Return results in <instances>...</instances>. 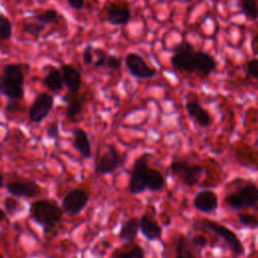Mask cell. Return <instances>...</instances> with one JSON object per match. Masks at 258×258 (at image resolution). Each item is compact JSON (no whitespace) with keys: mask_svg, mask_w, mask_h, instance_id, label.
I'll return each instance as SVG.
<instances>
[{"mask_svg":"<svg viewBox=\"0 0 258 258\" xmlns=\"http://www.w3.org/2000/svg\"><path fill=\"white\" fill-rule=\"evenodd\" d=\"M164 185L165 178L162 173L155 168L149 167L146 180V188L151 191H159L164 187Z\"/></svg>","mask_w":258,"mask_h":258,"instance_id":"cell-23","label":"cell"},{"mask_svg":"<svg viewBox=\"0 0 258 258\" xmlns=\"http://www.w3.org/2000/svg\"><path fill=\"white\" fill-rule=\"evenodd\" d=\"M149 157H151L150 153H143L133 163L128 185V190L131 195H138L146 189Z\"/></svg>","mask_w":258,"mask_h":258,"instance_id":"cell-6","label":"cell"},{"mask_svg":"<svg viewBox=\"0 0 258 258\" xmlns=\"http://www.w3.org/2000/svg\"><path fill=\"white\" fill-rule=\"evenodd\" d=\"M60 16L61 15L54 9H44V10H41L37 13H34L32 15V18L34 20H37V21L47 25V24H50V23L57 22V20Z\"/></svg>","mask_w":258,"mask_h":258,"instance_id":"cell-26","label":"cell"},{"mask_svg":"<svg viewBox=\"0 0 258 258\" xmlns=\"http://www.w3.org/2000/svg\"><path fill=\"white\" fill-rule=\"evenodd\" d=\"M173 52L170 64L175 72L181 74H198L201 78L209 77L217 68L216 59L208 52L196 50L192 43L181 40L170 47Z\"/></svg>","mask_w":258,"mask_h":258,"instance_id":"cell-1","label":"cell"},{"mask_svg":"<svg viewBox=\"0 0 258 258\" xmlns=\"http://www.w3.org/2000/svg\"><path fill=\"white\" fill-rule=\"evenodd\" d=\"M54 104L52 95L46 92H41L36 95L28 110V117L32 123H40L46 118Z\"/></svg>","mask_w":258,"mask_h":258,"instance_id":"cell-13","label":"cell"},{"mask_svg":"<svg viewBox=\"0 0 258 258\" xmlns=\"http://www.w3.org/2000/svg\"><path fill=\"white\" fill-rule=\"evenodd\" d=\"M251 49L255 55H258V32L251 39Z\"/></svg>","mask_w":258,"mask_h":258,"instance_id":"cell-39","label":"cell"},{"mask_svg":"<svg viewBox=\"0 0 258 258\" xmlns=\"http://www.w3.org/2000/svg\"><path fill=\"white\" fill-rule=\"evenodd\" d=\"M238 220L241 224L244 226L250 227V228H256L258 227V219L250 214H239Z\"/></svg>","mask_w":258,"mask_h":258,"instance_id":"cell-33","label":"cell"},{"mask_svg":"<svg viewBox=\"0 0 258 258\" xmlns=\"http://www.w3.org/2000/svg\"><path fill=\"white\" fill-rule=\"evenodd\" d=\"M92 95L89 91H85L80 93L79 92H69L64 95L63 101L67 104V110H66V116L70 120H74L77 116H79L83 110L86 104L89 102Z\"/></svg>","mask_w":258,"mask_h":258,"instance_id":"cell-14","label":"cell"},{"mask_svg":"<svg viewBox=\"0 0 258 258\" xmlns=\"http://www.w3.org/2000/svg\"><path fill=\"white\" fill-rule=\"evenodd\" d=\"M185 109L188 115L198 123L201 127H208L212 123V117L210 113L202 107L197 101L190 100L185 103Z\"/></svg>","mask_w":258,"mask_h":258,"instance_id":"cell-18","label":"cell"},{"mask_svg":"<svg viewBox=\"0 0 258 258\" xmlns=\"http://www.w3.org/2000/svg\"><path fill=\"white\" fill-rule=\"evenodd\" d=\"M144 249L133 242H127L121 247L116 248L110 258H144Z\"/></svg>","mask_w":258,"mask_h":258,"instance_id":"cell-21","label":"cell"},{"mask_svg":"<svg viewBox=\"0 0 258 258\" xmlns=\"http://www.w3.org/2000/svg\"><path fill=\"white\" fill-rule=\"evenodd\" d=\"M126 157L118 152L115 146L105 144L98 149L95 159L96 174H109L123 166Z\"/></svg>","mask_w":258,"mask_h":258,"instance_id":"cell-4","label":"cell"},{"mask_svg":"<svg viewBox=\"0 0 258 258\" xmlns=\"http://www.w3.org/2000/svg\"><path fill=\"white\" fill-rule=\"evenodd\" d=\"M201 224L206 229L210 230L211 232H213L216 235H218L219 237H221L224 240V242L227 244L229 249L236 256H240L243 254L244 248H243L241 241L236 236V234L234 232H232L229 228L225 227L222 224H219L216 221H212V220H208V219L202 220Z\"/></svg>","mask_w":258,"mask_h":258,"instance_id":"cell-9","label":"cell"},{"mask_svg":"<svg viewBox=\"0 0 258 258\" xmlns=\"http://www.w3.org/2000/svg\"><path fill=\"white\" fill-rule=\"evenodd\" d=\"M140 230V219L133 217L123 222L118 237L125 242H133Z\"/></svg>","mask_w":258,"mask_h":258,"instance_id":"cell-22","label":"cell"},{"mask_svg":"<svg viewBox=\"0 0 258 258\" xmlns=\"http://www.w3.org/2000/svg\"><path fill=\"white\" fill-rule=\"evenodd\" d=\"M247 73L258 81V58H252L245 63Z\"/></svg>","mask_w":258,"mask_h":258,"instance_id":"cell-34","label":"cell"},{"mask_svg":"<svg viewBox=\"0 0 258 258\" xmlns=\"http://www.w3.org/2000/svg\"><path fill=\"white\" fill-rule=\"evenodd\" d=\"M226 204L234 210L245 207H253L258 204V188L253 183H248L238 191L228 194L225 198Z\"/></svg>","mask_w":258,"mask_h":258,"instance_id":"cell-8","label":"cell"},{"mask_svg":"<svg viewBox=\"0 0 258 258\" xmlns=\"http://www.w3.org/2000/svg\"><path fill=\"white\" fill-rule=\"evenodd\" d=\"M121 66H122V59L119 56H117L116 54L108 53L105 68H107L113 72H117L121 69Z\"/></svg>","mask_w":258,"mask_h":258,"instance_id":"cell-31","label":"cell"},{"mask_svg":"<svg viewBox=\"0 0 258 258\" xmlns=\"http://www.w3.org/2000/svg\"><path fill=\"white\" fill-rule=\"evenodd\" d=\"M175 258H196L189 241L182 235L179 236L175 245Z\"/></svg>","mask_w":258,"mask_h":258,"instance_id":"cell-24","label":"cell"},{"mask_svg":"<svg viewBox=\"0 0 258 258\" xmlns=\"http://www.w3.org/2000/svg\"><path fill=\"white\" fill-rule=\"evenodd\" d=\"M192 205L198 211L209 214L217 210L218 197L212 190H201L195 196Z\"/></svg>","mask_w":258,"mask_h":258,"instance_id":"cell-16","label":"cell"},{"mask_svg":"<svg viewBox=\"0 0 258 258\" xmlns=\"http://www.w3.org/2000/svg\"><path fill=\"white\" fill-rule=\"evenodd\" d=\"M67 3L74 10H82L86 6V0H67Z\"/></svg>","mask_w":258,"mask_h":258,"instance_id":"cell-37","label":"cell"},{"mask_svg":"<svg viewBox=\"0 0 258 258\" xmlns=\"http://www.w3.org/2000/svg\"><path fill=\"white\" fill-rule=\"evenodd\" d=\"M108 53L99 47H95V61H94V66L98 69L101 68H105L106 66V59H107Z\"/></svg>","mask_w":258,"mask_h":258,"instance_id":"cell-32","label":"cell"},{"mask_svg":"<svg viewBox=\"0 0 258 258\" xmlns=\"http://www.w3.org/2000/svg\"><path fill=\"white\" fill-rule=\"evenodd\" d=\"M21 204L16 200V197L11 196L5 199L4 201V208L6 212L10 215H13L15 212L19 211L21 209Z\"/></svg>","mask_w":258,"mask_h":258,"instance_id":"cell-29","label":"cell"},{"mask_svg":"<svg viewBox=\"0 0 258 258\" xmlns=\"http://www.w3.org/2000/svg\"><path fill=\"white\" fill-rule=\"evenodd\" d=\"M48 72L42 79V84L50 92H59L63 88V78L60 72V69H57L53 66L48 67Z\"/></svg>","mask_w":258,"mask_h":258,"instance_id":"cell-20","label":"cell"},{"mask_svg":"<svg viewBox=\"0 0 258 258\" xmlns=\"http://www.w3.org/2000/svg\"><path fill=\"white\" fill-rule=\"evenodd\" d=\"M46 133H47V136L51 139H56L59 137V128H58L57 121H53L48 125Z\"/></svg>","mask_w":258,"mask_h":258,"instance_id":"cell-35","label":"cell"},{"mask_svg":"<svg viewBox=\"0 0 258 258\" xmlns=\"http://www.w3.org/2000/svg\"><path fill=\"white\" fill-rule=\"evenodd\" d=\"M89 199V192L85 188H73L63 197L61 209L68 216H76L86 208Z\"/></svg>","mask_w":258,"mask_h":258,"instance_id":"cell-10","label":"cell"},{"mask_svg":"<svg viewBox=\"0 0 258 258\" xmlns=\"http://www.w3.org/2000/svg\"><path fill=\"white\" fill-rule=\"evenodd\" d=\"M7 192L16 198H34L42 192L41 186L30 178L11 179L6 184Z\"/></svg>","mask_w":258,"mask_h":258,"instance_id":"cell-12","label":"cell"},{"mask_svg":"<svg viewBox=\"0 0 258 258\" xmlns=\"http://www.w3.org/2000/svg\"><path fill=\"white\" fill-rule=\"evenodd\" d=\"M83 62L86 66L94 64L95 61V47L92 44H87L82 52Z\"/></svg>","mask_w":258,"mask_h":258,"instance_id":"cell-30","label":"cell"},{"mask_svg":"<svg viewBox=\"0 0 258 258\" xmlns=\"http://www.w3.org/2000/svg\"><path fill=\"white\" fill-rule=\"evenodd\" d=\"M21 110H22V107L20 105V101L8 100V102L5 106V111L7 113H15V112H18Z\"/></svg>","mask_w":258,"mask_h":258,"instance_id":"cell-36","label":"cell"},{"mask_svg":"<svg viewBox=\"0 0 258 258\" xmlns=\"http://www.w3.org/2000/svg\"><path fill=\"white\" fill-rule=\"evenodd\" d=\"M59 69L63 78L64 86L68 88L69 92H79L83 83V78L80 70L75 64L70 62L61 63Z\"/></svg>","mask_w":258,"mask_h":258,"instance_id":"cell-15","label":"cell"},{"mask_svg":"<svg viewBox=\"0 0 258 258\" xmlns=\"http://www.w3.org/2000/svg\"><path fill=\"white\" fill-rule=\"evenodd\" d=\"M73 146L84 158L91 157V141L89 139L87 132L84 129L75 128L73 130Z\"/></svg>","mask_w":258,"mask_h":258,"instance_id":"cell-19","label":"cell"},{"mask_svg":"<svg viewBox=\"0 0 258 258\" xmlns=\"http://www.w3.org/2000/svg\"><path fill=\"white\" fill-rule=\"evenodd\" d=\"M13 32V25L11 20L5 15L1 14L0 15V40L2 42L9 40L12 36Z\"/></svg>","mask_w":258,"mask_h":258,"instance_id":"cell-27","label":"cell"},{"mask_svg":"<svg viewBox=\"0 0 258 258\" xmlns=\"http://www.w3.org/2000/svg\"><path fill=\"white\" fill-rule=\"evenodd\" d=\"M125 64L129 73L137 79H151L157 74V70L154 67L149 66V63L143 58L141 54L134 51L128 52L126 54Z\"/></svg>","mask_w":258,"mask_h":258,"instance_id":"cell-11","label":"cell"},{"mask_svg":"<svg viewBox=\"0 0 258 258\" xmlns=\"http://www.w3.org/2000/svg\"><path fill=\"white\" fill-rule=\"evenodd\" d=\"M63 211L54 202L49 200H37L29 207L30 218L42 226L44 232H49L60 223Z\"/></svg>","mask_w":258,"mask_h":258,"instance_id":"cell-3","label":"cell"},{"mask_svg":"<svg viewBox=\"0 0 258 258\" xmlns=\"http://www.w3.org/2000/svg\"><path fill=\"white\" fill-rule=\"evenodd\" d=\"M100 17L111 25H126L131 19L130 3L127 0H108L102 7Z\"/></svg>","mask_w":258,"mask_h":258,"instance_id":"cell-5","label":"cell"},{"mask_svg":"<svg viewBox=\"0 0 258 258\" xmlns=\"http://www.w3.org/2000/svg\"><path fill=\"white\" fill-rule=\"evenodd\" d=\"M238 2L247 19L255 21L258 18V0H238Z\"/></svg>","mask_w":258,"mask_h":258,"instance_id":"cell-25","label":"cell"},{"mask_svg":"<svg viewBox=\"0 0 258 258\" xmlns=\"http://www.w3.org/2000/svg\"><path fill=\"white\" fill-rule=\"evenodd\" d=\"M45 26H46V24L41 23V22H39L37 20H34V21H24L23 24H22L23 31L28 33V34L33 35L35 38H37L43 32V30L45 29Z\"/></svg>","mask_w":258,"mask_h":258,"instance_id":"cell-28","label":"cell"},{"mask_svg":"<svg viewBox=\"0 0 258 258\" xmlns=\"http://www.w3.org/2000/svg\"><path fill=\"white\" fill-rule=\"evenodd\" d=\"M169 169L177 179L187 186L197 184L204 172L203 166L184 160L172 161L169 165Z\"/></svg>","mask_w":258,"mask_h":258,"instance_id":"cell-7","label":"cell"},{"mask_svg":"<svg viewBox=\"0 0 258 258\" xmlns=\"http://www.w3.org/2000/svg\"><path fill=\"white\" fill-rule=\"evenodd\" d=\"M29 68L26 62H9L2 67L0 91L8 100H23L25 73Z\"/></svg>","mask_w":258,"mask_h":258,"instance_id":"cell-2","label":"cell"},{"mask_svg":"<svg viewBox=\"0 0 258 258\" xmlns=\"http://www.w3.org/2000/svg\"><path fill=\"white\" fill-rule=\"evenodd\" d=\"M191 243H192V245L196 246V247L204 248V247H206V245L208 244V241H207V239H206L204 236H202V235H197V236H195V237L192 238Z\"/></svg>","mask_w":258,"mask_h":258,"instance_id":"cell-38","label":"cell"},{"mask_svg":"<svg viewBox=\"0 0 258 258\" xmlns=\"http://www.w3.org/2000/svg\"><path fill=\"white\" fill-rule=\"evenodd\" d=\"M140 231L149 241L159 240L162 236L161 226L147 214H143L140 218Z\"/></svg>","mask_w":258,"mask_h":258,"instance_id":"cell-17","label":"cell"}]
</instances>
